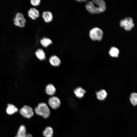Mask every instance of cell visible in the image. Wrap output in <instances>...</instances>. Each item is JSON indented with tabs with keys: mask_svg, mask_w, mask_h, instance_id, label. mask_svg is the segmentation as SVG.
<instances>
[{
	"mask_svg": "<svg viewBox=\"0 0 137 137\" xmlns=\"http://www.w3.org/2000/svg\"><path fill=\"white\" fill-rule=\"evenodd\" d=\"M53 133V128L50 127H47L43 131V134L45 137H52Z\"/></svg>",
	"mask_w": 137,
	"mask_h": 137,
	"instance_id": "2e32d148",
	"label": "cell"
},
{
	"mask_svg": "<svg viewBox=\"0 0 137 137\" xmlns=\"http://www.w3.org/2000/svg\"><path fill=\"white\" fill-rule=\"evenodd\" d=\"M35 54L37 57L40 60H43L46 58L45 53L41 49H39L36 50Z\"/></svg>",
	"mask_w": 137,
	"mask_h": 137,
	"instance_id": "ac0fdd59",
	"label": "cell"
},
{
	"mask_svg": "<svg viewBox=\"0 0 137 137\" xmlns=\"http://www.w3.org/2000/svg\"><path fill=\"white\" fill-rule=\"evenodd\" d=\"M103 33L100 28L96 27L91 30L90 32V36L93 40L100 41L102 39Z\"/></svg>",
	"mask_w": 137,
	"mask_h": 137,
	"instance_id": "3957f363",
	"label": "cell"
},
{
	"mask_svg": "<svg viewBox=\"0 0 137 137\" xmlns=\"http://www.w3.org/2000/svg\"><path fill=\"white\" fill-rule=\"evenodd\" d=\"M107 94L104 90L102 89L96 93L97 98L101 100H104L106 98Z\"/></svg>",
	"mask_w": 137,
	"mask_h": 137,
	"instance_id": "e0dca14e",
	"label": "cell"
},
{
	"mask_svg": "<svg viewBox=\"0 0 137 137\" xmlns=\"http://www.w3.org/2000/svg\"><path fill=\"white\" fill-rule=\"evenodd\" d=\"M17 108L13 104H8L6 109V112L9 114L11 115L18 111Z\"/></svg>",
	"mask_w": 137,
	"mask_h": 137,
	"instance_id": "9a60e30c",
	"label": "cell"
},
{
	"mask_svg": "<svg viewBox=\"0 0 137 137\" xmlns=\"http://www.w3.org/2000/svg\"><path fill=\"white\" fill-rule=\"evenodd\" d=\"M46 93L49 95H53L56 93V89L54 85L51 84L47 85L45 88Z\"/></svg>",
	"mask_w": 137,
	"mask_h": 137,
	"instance_id": "30bf717a",
	"label": "cell"
},
{
	"mask_svg": "<svg viewBox=\"0 0 137 137\" xmlns=\"http://www.w3.org/2000/svg\"><path fill=\"white\" fill-rule=\"evenodd\" d=\"M85 7L87 10L91 13H98L101 12L100 9L98 7H95L92 2H89Z\"/></svg>",
	"mask_w": 137,
	"mask_h": 137,
	"instance_id": "52a82bcc",
	"label": "cell"
},
{
	"mask_svg": "<svg viewBox=\"0 0 137 137\" xmlns=\"http://www.w3.org/2000/svg\"><path fill=\"white\" fill-rule=\"evenodd\" d=\"M120 24L121 27H124L127 31L130 30L134 26L132 19L130 17H126L122 20Z\"/></svg>",
	"mask_w": 137,
	"mask_h": 137,
	"instance_id": "277c9868",
	"label": "cell"
},
{
	"mask_svg": "<svg viewBox=\"0 0 137 137\" xmlns=\"http://www.w3.org/2000/svg\"><path fill=\"white\" fill-rule=\"evenodd\" d=\"M35 111L37 114L45 118L49 117L50 113L47 105L43 102L40 103L35 108Z\"/></svg>",
	"mask_w": 137,
	"mask_h": 137,
	"instance_id": "6da1fadb",
	"label": "cell"
},
{
	"mask_svg": "<svg viewBox=\"0 0 137 137\" xmlns=\"http://www.w3.org/2000/svg\"><path fill=\"white\" fill-rule=\"evenodd\" d=\"M86 92V91L81 87L77 88L74 91V93L76 96L80 98L84 96Z\"/></svg>",
	"mask_w": 137,
	"mask_h": 137,
	"instance_id": "7c38bea8",
	"label": "cell"
},
{
	"mask_svg": "<svg viewBox=\"0 0 137 137\" xmlns=\"http://www.w3.org/2000/svg\"><path fill=\"white\" fill-rule=\"evenodd\" d=\"M31 4L33 6H37L39 5L41 2L40 0H31Z\"/></svg>",
	"mask_w": 137,
	"mask_h": 137,
	"instance_id": "7402d4cb",
	"label": "cell"
},
{
	"mask_svg": "<svg viewBox=\"0 0 137 137\" xmlns=\"http://www.w3.org/2000/svg\"><path fill=\"white\" fill-rule=\"evenodd\" d=\"M130 100L131 104L134 106H136L137 104V94L136 93H132L130 96Z\"/></svg>",
	"mask_w": 137,
	"mask_h": 137,
	"instance_id": "44dd1931",
	"label": "cell"
},
{
	"mask_svg": "<svg viewBox=\"0 0 137 137\" xmlns=\"http://www.w3.org/2000/svg\"><path fill=\"white\" fill-rule=\"evenodd\" d=\"M92 2L98 6L101 12H103L105 11L106 7V4L104 1L102 0H93Z\"/></svg>",
	"mask_w": 137,
	"mask_h": 137,
	"instance_id": "4fadbf2b",
	"label": "cell"
},
{
	"mask_svg": "<svg viewBox=\"0 0 137 137\" xmlns=\"http://www.w3.org/2000/svg\"><path fill=\"white\" fill-rule=\"evenodd\" d=\"M79 1V2L83 1H86V0H78V1Z\"/></svg>",
	"mask_w": 137,
	"mask_h": 137,
	"instance_id": "cb8c5ba5",
	"label": "cell"
},
{
	"mask_svg": "<svg viewBox=\"0 0 137 137\" xmlns=\"http://www.w3.org/2000/svg\"><path fill=\"white\" fill-rule=\"evenodd\" d=\"M119 53V50L115 47H111L109 51L110 55L111 56L113 57H118Z\"/></svg>",
	"mask_w": 137,
	"mask_h": 137,
	"instance_id": "ffe728a7",
	"label": "cell"
},
{
	"mask_svg": "<svg viewBox=\"0 0 137 137\" xmlns=\"http://www.w3.org/2000/svg\"><path fill=\"white\" fill-rule=\"evenodd\" d=\"M28 16L33 20H35L39 16L38 10L34 8H30L28 11Z\"/></svg>",
	"mask_w": 137,
	"mask_h": 137,
	"instance_id": "ba28073f",
	"label": "cell"
},
{
	"mask_svg": "<svg viewBox=\"0 0 137 137\" xmlns=\"http://www.w3.org/2000/svg\"><path fill=\"white\" fill-rule=\"evenodd\" d=\"M20 112L23 116L28 118H31L34 114L32 108L26 105L24 106L21 108L20 110Z\"/></svg>",
	"mask_w": 137,
	"mask_h": 137,
	"instance_id": "5b68a950",
	"label": "cell"
},
{
	"mask_svg": "<svg viewBox=\"0 0 137 137\" xmlns=\"http://www.w3.org/2000/svg\"><path fill=\"white\" fill-rule=\"evenodd\" d=\"M48 103L50 106L54 109H56L59 108L61 105L59 99L55 96H52L48 99Z\"/></svg>",
	"mask_w": 137,
	"mask_h": 137,
	"instance_id": "8992f818",
	"label": "cell"
},
{
	"mask_svg": "<svg viewBox=\"0 0 137 137\" xmlns=\"http://www.w3.org/2000/svg\"><path fill=\"white\" fill-rule=\"evenodd\" d=\"M42 16L44 20L46 22H50L52 20L53 15L50 11H44L42 13Z\"/></svg>",
	"mask_w": 137,
	"mask_h": 137,
	"instance_id": "8fae6325",
	"label": "cell"
},
{
	"mask_svg": "<svg viewBox=\"0 0 137 137\" xmlns=\"http://www.w3.org/2000/svg\"><path fill=\"white\" fill-rule=\"evenodd\" d=\"M27 134L25 127L24 125H22L19 127L17 134L15 137H26Z\"/></svg>",
	"mask_w": 137,
	"mask_h": 137,
	"instance_id": "5bb4252c",
	"label": "cell"
},
{
	"mask_svg": "<svg viewBox=\"0 0 137 137\" xmlns=\"http://www.w3.org/2000/svg\"><path fill=\"white\" fill-rule=\"evenodd\" d=\"M41 45L45 47H48L53 43L52 41L49 38L45 37L42 38L40 40Z\"/></svg>",
	"mask_w": 137,
	"mask_h": 137,
	"instance_id": "d6986e66",
	"label": "cell"
},
{
	"mask_svg": "<svg viewBox=\"0 0 137 137\" xmlns=\"http://www.w3.org/2000/svg\"><path fill=\"white\" fill-rule=\"evenodd\" d=\"M49 61L50 64L54 66H58L61 63L60 59L55 55L51 56L49 59Z\"/></svg>",
	"mask_w": 137,
	"mask_h": 137,
	"instance_id": "9c48e42d",
	"label": "cell"
},
{
	"mask_svg": "<svg viewBox=\"0 0 137 137\" xmlns=\"http://www.w3.org/2000/svg\"><path fill=\"white\" fill-rule=\"evenodd\" d=\"M26 137H32V136L30 134H27Z\"/></svg>",
	"mask_w": 137,
	"mask_h": 137,
	"instance_id": "603a6c76",
	"label": "cell"
},
{
	"mask_svg": "<svg viewBox=\"0 0 137 137\" xmlns=\"http://www.w3.org/2000/svg\"><path fill=\"white\" fill-rule=\"evenodd\" d=\"M14 24L16 26L20 27H24L25 26L26 20L23 14L19 12L16 14L13 19Z\"/></svg>",
	"mask_w": 137,
	"mask_h": 137,
	"instance_id": "7a4b0ae2",
	"label": "cell"
}]
</instances>
